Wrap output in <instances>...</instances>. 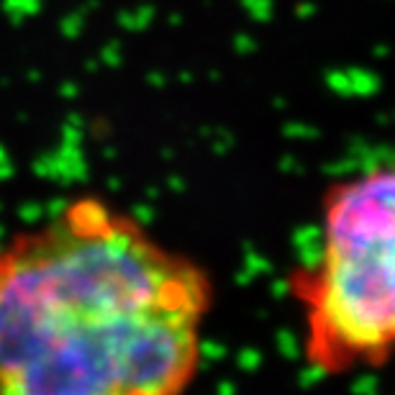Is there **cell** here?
I'll return each mask as SVG.
<instances>
[{"label": "cell", "instance_id": "7a4b0ae2", "mask_svg": "<svg viewBox=\"0 0 395 395\" xmlns=\"http://www.w3.org/2000/svg\"><path fill=\"white\" fill-rule=\"evenodd\" d=\"M288 290L303 324V359L321 377L395 359V164L328 185L313 260Z\"/></svg>", "mask_w": 395, "mask_h": 395}, {"label": "cell", "instance_id": "6da1fadb", "mask_svg": "<svg viewBox=\"0 0 395 395\" xmlns=\"http://www.w3.org/2000/svg\"><path fill=\"white\" fill-rule=\"evenodd\" d=\"M211 311L201 262L72 198L0 244V395H185Z\"/></svg>", "mask_w": 395, "mask_h": 395}]
</instances>
